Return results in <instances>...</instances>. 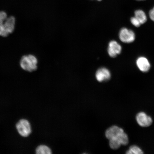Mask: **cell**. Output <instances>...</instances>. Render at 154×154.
<instances>
[{"mask_svg": "<svg viewBox=\"0 0 154 154\" xmlns=\"http://www.w3.org/2000/svg\"><path fill=\"white\" fill-rule=\"evenodd\" d=\"M136 63L138 68L142 72H147L151 68V64L149 60L145 57H138Z\"/></svg>", "mask_w": 154, "mask_h": 154, "instance_id": "9c48e42d", "label": "cell"}, {"mask_svg": "<svg viewBox=\"0 0 154 154\" xmlns=\"http://www.w3.org/2000/svg\"><path fill=\"white\" fill-rule=\"evenodd\" d=\"M111 78L110 71L105 67L98 69L96 73V78L99 82H106L110 79Z\"/></svg>", "mask_w": 154, "mask_h": 154, "instance_id": "ba28073f", "label": "cell"}, {"mask_svg": "<svg viewBox=\"0 0 154 154\" xmlns=\"http://www.w3.org/2000/svg\"><path fill=\"white\" fill-rule=\"evenodd\" d=\"M151 10L153 11V13H154V7Z\"/></svg>", "mask_w": 154, "mask_h": 154, "instance_id": "2e32d148", "label": "cell"}, {"mask_svg": "<svg viewBox=\"0 0 154 154\" xmlns=\"http://www.w3.org/2000/svg\"><path fill=\"white\" fill-rule=\"evenodd\" d=\"M128 154H142L143 153V151L140 148L136 145L131 146L128 151H126Z\"/></svg>", "mask_w": 154, "mask_h": 154, "instance_id": "7c38bea8", "label": "cell"}, {"mask_svg": "<svg viewBox=\"0 0 154 154\" xmlns=\"http://www.w3.org/2000/svg\"><path fill=\"white\" fill-rule=\"evenodd\" d=\"M137 1H144V0H137Z\"/></svg>", "mask_w": 154, "mask_h": 154, "instance_id": "e0dca14e", "label": "cell"}, {"mask_svg": "<svg viewBox=\"0 0 154 154\" xmlns=\"http://www.w3.org/2000/svg\"><path fill=\"white\" fill-rule=\"evenodd\" d=\"M125 133L122 128L117 126H113L106 131L105 136L109 140L112 138H120Z\"/></svg>", "mask_w": 154, "mask_h": 154, "instance_id": "5b68a950", "label": "cell"}, {"mask_svg": "<svg viewBox=\"0 0 154 154\" xmlns=\"http://www.w3.org/2000/svg\"><path fill=\"white\" fill-rule=\"evenodd\" d=\"M16 128L19 134L23 137H27L31 133L32 128L29 122L26 119H22L17 123Z\"/></svg>", "mask_w": 154, "mask_h": 154, "instance_id": "3957f363", "label": "cell"}, {"mask_svg": "<svg viewBox=\"0 0 154 154\" xmlns=\"http://www.w3.org/2000/svg\"><path fill=\"white\" fill-rule=\"evenodd\" d=\"M15 18L13 16L8 17L5 11H0V36L6 37L14 31Z\"/></svg>", "mask_w": 154, "mask_h": 154, "instance_id": "6da1fadb", "label": "cell"}, {"mask_svg": "<svg viewBox=\"0 0 154 154\" xmlns=\"http://www.w3.org/2000/svg\"><path fill=\"white\" fill-rule=\"evenodd\" d=\"M131 23L136 27H138L141 25V23L138 21L135 17H132L131 19Z\"/></svg>", "mask_w": 154, "mask_h": 154, "instance_id": "5bb4252c", "label": "cell"}, {"mask_svg": "<svg viewBox=\"0 0 154 154\" xmlns=\"http://www.w3.org/2000/svg\"><path fill=\"white\" fill-rule=\"evenodd\" d=\"M38 61L37 58L32 54L25 55L20 60V65L23 70L32 72L37 70Z\"/></svg>", "mask_w": 154, "mask_h": 154, "instance_id": "7a4b0ae2", "label": "cell"}, {"mask_svg": "<svg viewBox=\"0 0 154 154\" xmlns=\"http://www.w3.org/2000/svg\"><path fill=\"white\" fill-rule=\"evenodd\" d=\"M97 1H101V0H97Z\"/></svg>", "mask_w": 154, "mask_h": 154, "instance_id": "ac0fdd59", "label": "cell"}, {"mask_svg": "<svg viewBox=\"0 0 154 154\" xmlns=\"http://www.w3.org/2000/svg\"><path fill=\"white\" fill-rule=\"evenodd\" d=\"M135 17L137 19L141 24L145 23L147 21V17L143 11L138 10L134 12Z\"/></svg>", "mask_w": 154, "mask_h": 154, "instance_id": "30bf717a", "label": "cell"}, {"mask_svg": "<svg viewBox=\"0 0 154 154\" xmlns=\"http://www.w3.org/2000/svg\"><path fill=\"white\" fill-rule=\"evenodd\" d=\"M121 41L125 43L133 42L135 39V35L132 30L124 28L121 29L119 34Z\"/></svg>", "mask_w": 154, "mask_h": 154, "instance_id": "277c9868", "label": "cell"}, {"mask_svg": "<svg viewBox=\"0 0 154 154\" xmlns=\"http://www.w3.org/2000/svg\"><path fill=\"white\" fill-rule=\"evenodd\" d=\"M109 145L111 149H117L122 145L120 140L117 138H112L109 140Z\"/></svg>", "mask_w": 154, "mask_h": 154, "instance_id": "4fadbf2b", "label": "cell"}, {"mask_svg": "<svg viewBox=\"0 0 154 154\" xmlns=\"http://www.w3.org/2000/svg\"><path fill=\"white\" fill-rule=\"evenodd\" d=\"M149 16L150 18L151 19V20L154 22V13L153 12V11H152L151 10L149 11Z\"/></svg>", "mask_w": 154, "mask_h": 154, "instance_id": "9a60e30c", "label": "cell"}, {"mask_svg": "<svg viewBox=\"0 0 154 154\" xmlns=\"http://www.w3.org/2000/svg\"><path fill=\"white\" fill-rule=\"evenodd\" d=\"M36 153L38 154H51L52 151L48 146L42 145L36 148Z\"/></svg>", "mask_w": 154, "mask_h": 154, "instance_id": "8fae6325", "label": "cell"}, {"mask_svg": "<svg viewBox=\"0 0 154 154\" xmlns=\"http://www.w3.org/2000/svg\"><path fill=\"white\" fill-rule=\"evenodd\" d=\"M122 51V47L117 42L113 40L109 42L108 48V53L112 57H116Z\"/></svg>", "mask_w": 154, "mask_h": 154, "instance_id": "52a82bcc", "label": "cell"}, {"mask_svg": "<svg viewBox=\"0 0 154 154\" xmlns=\"http://www.w3.org/2000/svg\"><path fill=\"white\" fill-rule=\"evenodd\" d=\"M136 118L138 124L140 126L144 128L151 126L153 122L152 117L143 112L138 113Z\"/></svg>", "mask_w": 154, "mask_h": 154, "instance_id": "8992f818", "label": "cell"}]
</instances>
